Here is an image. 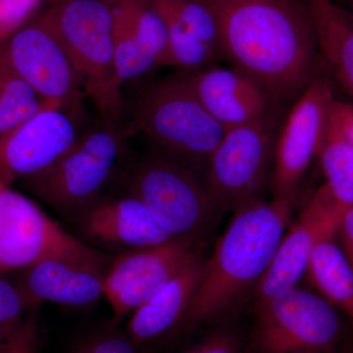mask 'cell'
Returning <instances> with one entry per match:
<instances>
[{"label":"cell","mask_w":353,"mask_h":353,"mask_svg":"<svg viewBox=\"0 0 353 353\" xmlns=\"http://www.w3.org/2000/svg\"><path fill=\"white\" fill-rule=\"evenodd\" d=\"M219 55L277 105L296 101L314 79L317 41L307 0H222L208 4Z\"/></svg>","instance_id":"1"},{"label":"cell","mask_w":353,"mask_h":353,"mask_svg":"<svg viewBox=\"0 0 353 353\" xmlns=\"http://www.w3.org/2000/svg\"><path fill=\"white\" fill-rule=\"evenodd\" d=\"M292 201L274 197L234 211L176 332H188L224 314L260 282L289 226Z\"/></svg>","instance_id":"2"},{"label":"cell","mask_w":353,"mask_h":353,"mask_svg":"<svg viewBox=\"0 0 353 353\" xmlns=\"http://www.w3.org/2000/svg\"><path fill=\"white\" fill-rule=\"evenodd\" d=\"M46 15L82 81L83 92L109 123L123 113L114 65L113 17L108 0H50Z\"/></svg>","instance_id":"3"},{"label":"cell","mask_w":353,"mask_h":353,"mask_svg":"<svg viewBox=\"0 0 353 353\" xmlns=\"http://www.w3.org/2000/svg\"><path fill=\"white\" fill-rule=\"evenodd\" d=\"M134 120L153 143L192 159L208 160L225 132L199 101L189 71L146 88L134 105Z\"/></svg>","instance_id":"4"},{"label":"cell","mask_w":353,"mask_h":353,"mask_svg":"<svg viewBox=\"0 0 353 353\" xmlns=\"http://www.w3.org/2000/svg\"><path fill=\"white\" fill-rule=\"evenodd\" d=\"M343 327L320 294L294 287L255 304L250 353H336Z\"/></svg>","instance_id":"5"},{"label":"cell","mask_w":353,"mask_h":353,"mask_svg":"<svg viewBox=\"0 0 353 353\" xmlns=\"http://www.w3.org/2000/svg\"><path fill=\"white\" fill-rule=\"evenodd\" d=\"M46 259L108 266V256L78 240L34 201L0 180V275Z\"/></svg>","instance_id":"6"},{"label":"cell","mask_w":353,"mask_h":353,"mask_svg":"<svg viewBox=\"0 0 353 353\" xmlns=\"http://www.w3.org/2000/svg\"><path fill=\"white\" fill-rule=\"evenodd\" d=\"M131 190L172 238H192L224 210L206 181L170 158L145 161L132 176Z\"/></svg>","instance_id":"7"},{"label":"cell","mask_w":353,"mask_h":353,"mask_svg":"<svg viewBox=\"0 0 353 353\" xmlns=\"http://www.w3.org/2000/svg\"><path fill=\"white\" fill-rule=\"evenodd\" d=\"M0 55L44 101L79 113L82 81L44 11L2 41Z\"/></svg>","instance_id":"8"},{"label":"cell","mask_w":353,"mask_h":353,"mask_svg":"<svg viewBox=\"0 0 353 353\" xmlns=\"http://www.w3.org/2000/svg\"><path fill=\"white\" fill-rule=\"evenodd\" d=\"M277 117L272 113L225 131L208 158L206 183L224 209L236 211L261 201L275 152Z\"/></svg>","instance_id":"9"},{"label":"cell","mask_w":353,"mask_h":353,"mask_svg":"<svg viewBox=\"0 0 353 353\" xmlns=\"http://www.w3.org/2000/svg\"><path fill=\"white\" fill-rule=\"evenodd\" d=\"M122 148L117 128H102L79 139L52 166L25 179L32 194L53 208L73 212L94 201L114 168Z\"/></svg>","instance_id":"10"},{"label":"cell","mask_w":353,"mask_h":353,"mask_svg":"<svg viewBox=\"0 0 353 353\" xmlns=\"http://www.w3.org/2000/svg\"><path fill=\"white\" fill-rule=\"evenodd\" d=\"M334 99L328 81L315 76L294 102L275 145L272 175L275 196L294 199L301 179L317 157Z\"/></svg>","instance_id":"11"},{"label":"cell","mask_w":353,"mask_h":353,"mask_svg":"<svg viewBox=\"0 0 353 353\" xmlns=\"http://www.w3.org/2000/svg\"><path fill=\"white\" fill-rule=\"evenodd\" d=\"M194 239L176 236L161 245L136 248L114 260L104 278V296L114 317L134 312L196 256Z\"/></svg>","instance_id":"12"},{"label":"cell","mask_w":353,"mask_h":353,"mask_svg":"<svg viewBox=\"0 0 353 353\" xmlns=\"http://www.w3.org/2000/svg\"><path fill=\"white\" fill-rule=\"evenodd\" d=\"M73 114L46 102L0 136V180L12 185L46 171L78 143Z\"/></svg>","instance_id":"13"},{"label":"cell","mask_w":353,"mask_h":353,"mask_svg":"<svg viewBox=\"0 0 353 353\" xmlns=\"http://www.w3.org/2000/svg\"><path fill=\"white\" fill-rule=\"evenodd\" d=\"M343 213L322 185L279 243L268 269L255 287V304L266 303L280 292L296 287L307 270L315 246L338 233Z\"/></svg>","instance_id":"14"},{"label":"cell","mask_w":353,"mask_h":353,"mask_svg":"<svg viewBox=\"0 0 353 353\" xmlns=\"http://www.w3.org/2000/svg\"><path fill=\"white\" fill-rule=\"evenodd\" d=\"M189 74L199 101L225 131L274 113L263 88L238 70L208 65Z\"/></svg>","instance_id":"15"},{"label":"cell","mask_w":353,"mask_h":353,"mask_svg":"<svg viewBox=\"0 0 353 353\" xmlns=\"http://www.w3.org/2000/svg\"><path fill=\"white\" fill-rule=\"evenodd\" d=\"M105 268L62 259H46L12 274L32 303L85 306L104 296Z\"/></svg>","instance_id":"16"},{"label":"cell","mask_w":353,"mask_h":353,"mask_svg":"<svg viewBox=\"0 0 353 353\" xmlns=\"http://www.w3.org/2000/svg\"><path fill=\"white\" fill-rule=\"evenodd\" d=\"M83 230L92 240L132 250L161 245L173 239L145 204L132 196L92 206L85 216Z\"/></svg>","instance_id":"17"},{"label":"cell","mask_w":353,"mask_h":353,"mask_svg":"<svg viewBox=\"0 0 353 353\" xmlns=\"http://www.w3.org/2000/svg\"><path fill=\"white\" fill-rule=\"evenodd\" d=\"M203 264L196 254L175 277L132 312L127 336L137 347L178 328L199 287Z\"/></svg>","instance_id":"18"},{"label":"cell","mask_w":353,"mask_h":353,"mask_svg":"<svg viewBox=\"0 0 353 353\" xmlns=\"http://www.w3.org/2000/svg\"><path fill=\"white\" fill-rule=\"evenodd\" d=\"M318 51L353 99V13L332 0H307Z\"/></svg>","instance_id":"19"},{"label":"cell","mask_w":353,"mask_h":353,"mask_svg":"<svg viewBox=\"0 0 353 353\" xmlns=\"http://www.w3.org/2000/svg\"><path fill=\"white\" fill-rule=\"evenodd\" d=\"M306 273L320 296L343 311L353 325V268L334 239L315 246Z\"/></svg>","instance_id":"20"},{"label":"cell","mask_w":353,"mask_h":353,"mask_svg":"<svg viewBox=\"0 0 353 353\" xmlns=\"http://www.w3.org/2000/svg\"><path fill=\"white\" fill-rule=\"evenodd\" d=\"M316 157L326 180L323 185L345 211L353 205V148L329 117Z\"/></svg>","instance_id":"21"},{"label":"cell","mask_w":353,"mask_h":353,"mask_svg":"<svg viewBox=\"0 0 353 353\" xmlns=\"http://www.w3.org/2000/svg\"><path fill=\"white\" fill-rule=\"evenodd\" d=\"M113 17L114 65L121 85L148 73L157 62L139 39L121 0H108Z\"/></svg>","instance_id":"22"},{"label":"cell","mask_w":353,"mask_h":353,"mask_svg":"<svg viewBox=\"0 0 353 353\" xmlns=\"http://www.w3.org/2000/svg\"><path fill=\"white\" fill-rule=\"evenodd\" d=\"M46 102L0 55V136L31 117Z\"/></svg>","instance_id":"23"},{"label":"cell","mask_w":353,"mask_h":353,"mask_svg":"<svg viewBox=\"0 0 353 353\" xmlns=\"http://www.w3.org/2000/svg\"><path fill=\"white\" fill-rule=\"evenodd\" d=\"M155 10L161 16L166 27L167 54L165 66L194 71L208 66L219 58L214 48L197 39L170 14L157 9Z\"/></svg>","instance_id":"24"},{"label":"cell","mask_w":353,"mask_h":353,"mask_svg":"<svg viewBox=\"0 0 353 353\" xmlns=\"http://www.w3.org/2000/svg\"><path fill=\"white\" fill-rule=\"evenodd\" d=\"M157 10L170 14L197 39L219 55V29L212 9L201 0H146Z\"/></svg>","instance_id":"25"},{"label":"cell","mask_w":353,"mask_h":353,"mask_svg":"<svg viewBox=\"0 0 353 353\" xmlns=\"http://www.w3.org/2000/svg\"><path fill=\"white\" fill-rule=\"evenodd\" d=\"M32 303L12 274L0 275V348L17 334L32 309Z\"/></svg>","instance_id":"26"},{"label":"cell","mask_w":353,"mask_h":353,"mask_svg":"<svg viewBox=\"0 0 353 353\" xmlns=\"http://www.w3.org/2000/svg\"><path fill=\"white\" fill-rule=\"evenodd\" d=\"M43 0H0V43L34 17Z\"/></svg>","instance_id":"27"},{"label":"cell","mask_w":353,"mask_h":353,"mask_svg":"<svg viewBox=\"0 0 353 353\" xmlns=\"http://www.w3.org/2000/svg\"><path fill=\"white\" fill-rule=\"evenodd\" d=\"M39 307L32 309L17 334L0 348V353L39 352Z\"/></svg>","instance_id":"28"},{"label":"cell","mask_w":353,"mask_h":353,"mask_svg":"<svg viewBox=\"0 0 353 353\" xmlns=\"http://www.w3.org/2000/svg\"><path fill=\"white\" fill-rule=\"evenodd\" d=\"M75 353H139L129 336L117 333L99 334L83 343Z\"/></svg>","instance_id":"29"},{"label":"cell","mask_w":353,"mask_h":353,"mask_svg":"<svg viewBox=\"0 0 353 353\" xmlns=\"http://www.w3.org/2000/svg\"><path fill=\"white\" fill-rule=\"evenodd\" d=\"M183 353H241V343L232 332L219 331Z\"/></svg>","instance_id":"30"},{"label":"cell","mask_w":353,"mask_h":353,"mask_svg":"<svg viewBox=\"0 0 353 353\" xmlns=\"http://www.w3.org/2000/svg\"><path fill=\"white\" fill-rule=\"evenodd\" d=\"M329 118L353 148V104L334 99Z\"/></svg>","instance_id":"31"},{"label":"cell","mask_w":353,"mask_h":353,"mask_svg":"<svg viewBox=\"0 0 353 353\" xmlns=\"http://www.w3.org/2000/svg\"><path fill=\"white\" fill-rule=\"evenodd\" d=\"M336 234L340 236L341 248L353 268V205L343 211Z\"/></svg>","instance_id":"32"},{"label":"cell","mask_w":353,"mask_h":353,"mask_svg":"<svg viewBox=\"0 0 353 353\" xmlns=\"http://www.w3.org/2000/svg\"><path fill=\"white\" fill-rule=\"evenodd\" d=\"M336 353H338L336 352ZM339 353H353V343H350V345H347L341 352Z\"/></svg>","instance_id":"33"},{"label":"cell","mask_w":353,"mask_h":353,"mask_svg":"<svg viewBox=\"0 0 353 353\" xmlns=\"http://www.w3.org/2000/svg\"><path fill=\"white\" fill-rule=\"evenodd\" d=\"M201 1L205 2L206 4H213L216 2L222 1V0H201Z\"/></svg>","instance_id":"34"}]
</instances>
